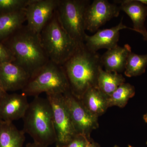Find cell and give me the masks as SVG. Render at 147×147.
I'll list each match as a JSON object with an SVG mask.
<instances>
[{"mask_svg": "<svg viewBox=\"0 0 147 147\" xmlns=\"http://www.w3.org/2000/svg\"><path fill=\"white\" fill-rule=\"evenodd\" d=\"M25 132L12 122H0V147H24Z\"/></svg>", "mask_w": 147, "mask_h": 147, "instance_id": "obj_18", "label": "cell"}, {"mask_svg": "<svg viewBox=\"0 0 147 147\" xmlns=\"http://www.w3.org/2000/svg\"><path fill=\"white\" fill-rule=\"evenodd\" d=\"M59 0H32L25 9L27 26L40 34L54 16Z\"/></svg>", "mask_w": 147, "mask_h": 147, "instance_id": "obj_9", "label": "cell"}, {"mask_svg": "<svg viewBox=\"0 0 147 147\" xmlns=\"http://www.w3.org/2000/svg\"><path fill=\"white\" fill-rule=\"evenodd\" d=\"M131 52V47L127 44L123 47L118 45L107 50L100 57L102 67H105L106 71L122 72L125 69L127 59Z\"/></svg>", "mask_w": 147, "mask_h": 147, "instance_id": "obj_14", "label": "cell"}, {"mask_svg": "<svg viewBox=\"0 0 147 147\" xmlns=\"http://www.w3.org/2000/svg\"><path fill=\"white\" fill-rule=\"evenodd\" d=\"M0 89H2L4 90L3 89L2 85L1 80H0Z\"/></svg>", "mask_w": 147, "mask_h": 147, "instance_id": "obj_31", "label": "cell"}, {"mask_svg": "<svg viewBox=\"0 0 147 147\" xmlns=\"http://www.w3.org/2000/svg\"><path fill=\"white\" fill-rule=\"evenodd\" d=\"M147 67V54L139 55L130 53L127 59L125 74L129 77L142 75Z\"/></svg>", "mask_w": 147, "mask_h": 147, "instance_id": "obj_21", "label": "cell"}, {"mask_svg": "<svg viewBox=\"0 0 147 147\" xmlns=\"http://www.w3.org/2000/svg\"><path fill=\"white\" fill-rule=\"evenodd\" d=\"M128 147H134L132 146H130V145H129Z\"/></svg>", "mask_w": 147, "mask_h": 147, "instance_id": "obj_33", "label": "cell"}, {"mask_svg": "<svg viewBox=\"0 0 147 147\" xmlns=\"http://www.w3.org/2000/svg\"><path fill=\"white\" fill-rule=\"evenodd\" d=\"M2 121L1 120V119H0V122H1Z\"/></svg>", "mask_w": 147, "mask_h": 147, "instance_id": "obj_35", "label": "cell"}, {"mask_svg": "<svg viewBox=\"0 0 147 147\" xmlns=\"http://www.w3.org/2000/svg\"><path fill=\"white\" fill-rule=\"evenodd\" d=\"M107 99L97 87H93L88 89L80 99L90 113L98 117L108 108Z\"/></svg>", "mask_w": 147, "mask_h": 147, "instance_id": "obj_17", "label": "cell"}, {"mask_svg": "<svg viewBox=\"0 0 147 147\" xmlns=\"http://www.w3.org/2000/svg\"><path fill=\"white\" fill-rule=\"evenodd\" d=\"M25 9L0 13V41L7 39L24 26L26 21Z\"/></svg>", "mask_w": 147, "mask_h": 147, "instance_id": "obj_16", "label": "cell"}, {"mask_svg": "<svg viewBox=\"0 0 147 147\" xmlns=\"http://www.w3.org/2000/svg\"><path fill=\"white\" fill-rule=\"evenodd\" d=\"M63 96L77 134L88 137L90 131L98 126L97 117L90 113L70 90L63 93Z\"/></svg>", "mask_w": 147, "mask_h": 147, "instance_id": "obj_8", "label": "cell"}, {"mask_svg": "<svg viewBox=\"0 0 147 147\" xmlns=\"http://www.w3.org/2000/svg\"><path fill=\"white\" fill-rule=\"evenodd\" d=\"M56 147H62L61 146H60V145L57 144H56Z\"/></svg>", "mask_w": 147, "mask_h": 147, "instance_id": "obj_32", "label": "cell"}, {"mask_svg": "<svg viewBox=\"0 0 147 147\" xmlns=\"http://www.w3.org/2000/svg\"><path fill=\"white\" fill-rule=\"evenodd\" d=\"M15 61L10 50L2 41H0V63L12 62Z\"/></svg>", "mask_w": 147, "mask_h": 147, "instance_id": "obj_23", "label": "cell"}, {"mask_svg": "<svg viewBox=\"0 0 147 147\" xmlns=\"http://www.w3.org/2000/svg\"><path fill=\"white\" fill-rule=\"evenodd\" d=\"M3 42L10 50L15 61L33 76L50 61L42 46L40 34L23 26Z\"/></svg>", "mask_w": 147, "mask_h": 147, "instance_id": "obj_2", "label": "cell"}, {"mask_svg": "<svg viewBox=\"0 0 147 147\" xmlns=\"http://www.w3.org/2000/svg\"><path fill=\"white\" fill-rule=\"evenodd\" d=\"M30 77L25 69L13 62L0 63V80L6 92L22 90Z\"/></svg>", "mask_w": 147, "mask_h": 147, "instance_id": "obj_11", "label": "cell"}, {"mask_svg": "<svg viewBox=\"0 0 147 147\" xmlns=\"http://www.w3.org/2000/svg\"><path fill=\"white\" fill-rule=\"evenodd\" d=\"M135 93L134 87L128 83H123L119 86L109 97H108V107L117 106L123 108L128 100Z\"/></svg>", "mask_w": 147, "mask_h": 147, "instance_id": "obj_20", "label": "cell"}, {"mask_svg": "<svg viewBox=\"0 0 147 147\" xmlns=\"http://www.w3.org/2000/svg\"><path fill=\"white\" fill-rule=\"evenodd\" d=\"M138 33L141 34L143 36L144 39L145 40L147 41V31L146 30H145L143 31L139 32Z\"/></svg>", "mask_w": 147, "mask_h": 147, "instance_id": "obj_28", "label": "cell"}, {"mask_svg": "<svg viewBox=\"0 0 147 147\" xmlns=\"http://www.w3.org/2000/svg\"><path fill=\"white\" fill-rule=\"evenodd\" d=\"M114 3L119 5L121 10L127 14L132 21L133 28L130 30L139 32L146 30L145 22L147 16V6L139 0L115 1Z\"/></svg>", "mask_w": 147, "mask_h": 147, "instance_id": "obj_15", "label": "cell"}, {"mask_svg": "<svg viewBox=\"0 0 147 147\" xmlns=\"http://www.w3.org/2000/svg\"><path fill=\"white\" fill-rule=\"evenodd\" d=\"M146 144H147V142H146Z\"/></svg>", "mask_w": 147, "mask_h": 147, "instance_id": "obj_36", "label": "cell"}, {"mask_svg": "<svg viewBox=\"0 0 147 147\" xmlns=\"http://www.w3.org/2000/svg\"><path fill=\"white\" fill-rule=\"evenodd\" d=\"M121 9L117 4L107 0H94L87 6L85 14L86 30L97 32L107 21L117 17Z\"/></svg>", "mask_w": 147, "mask_h": 147, "instance_id": "obj_10", "label": "cell"}, {"mask_svg": "<svg viewBox=\"0 0 147 147\" xmlns=\"http://www.w3.org/2000/svg\"><path fill=\"white\" fill-rule=\"evenodd\" d=\"M88 137L78 134L71 141L62 147H86L88 141Z\"/></svg>", "mask_w": 147, "mask_h": 147, "instance_id": "obj_24", "label": "cell"}, {"mask_svg": "<svg viewBox=\"0 0 147 147\" xmlns=\"http://www.w3.org/2000/svg\"><path fill=\"white\" fill-rule=\"evenodd\" d=\"M114 147H119V146H115Z\"/></svg>", "mask_w": 147, "mask_h": 147, "instance_id": "obj_34", "label": "cell"}, {"mask_svg": "<svg viewBox=\"0 0 147 147\" xmlns=\"http://www.w3.org/2000/svg\"><path fill=\"white\" fill-rule=\"evenodd\" d=\"M25 147H48L45 146H42L37 143L34 142L33 143H28L27 144Z\"/></svg>", "mask_w": 147, "mask_h": 147, "instance_id": "obj_26", "label": "cell"}, {"mask_svg": "<svg viewBox=\"0 0 147 147\" xmlns=\"http://www.w3.org/2000/svg\"><path fill=\"white\" fill-rule=\"evenodd\" d=\"M125 79L122 75L100 69L98 76L97 86L107 97H109L119 86L124 83Z\"/></svg>", "mask_w": 147, "mask_h": 147, "instance_id": "obj_19", "label": "cell"}, {"mask_svg": "<svg viewBox=\"0 0 147 147\" xmlns=\"http://www.w3.org/2000/svg\"><path fill=\"white\" fill-rule=\"evenodd\" d=\"M70 90L62 66L49 61L30 79L22 93L26 96H39L42 93L63 94Z\"/></svg>", "mask_w": 147, "mask_h": 147, "instance_id": "obj_5", "label": "cell"}, {"mask_svg": "<svg viewBox=\"0 0 147 147\" xmlns=\"http://www.w3.org/2000/svg\"><path fill=\"white\" fill-rule=\"evenodd\" d=\"M29 105L27 96L24 94H7L0 104V119L12 122L23 119Z\"/></svg>", "mask_w": 147, "mask_h": 147, "instance_id": "obj_13", "label": "cell"}, {"mask_svg": "<svg viewBox=\"0 0 147 147\" xmlns=\"http://www.w3.org/2000/svg\"><path fill=\"white\" fill-rule=\"evenodd\" d=\"M53 111L56 144L65 146L77 134L64 100L63 94H46Z\"/></svg>", "mask_w": 147, "mask_h": 147, "instance_id": "obj_7", "label": "cell"}, {"mask_svg": "<svg viewBox=\"0 0 147 147\" xmlns=\"http://www.w3.org/2000/svg\"><path fill=\"white\" fill-rule=\"evenodd\" d=\"M49 60L63 66L76 51L78 45L61 24L57 12L40 34Z\"/></svg>", "mask_w": 147, "mask_h": 147, "instance_id": "obj_4", "label": "cell"}, {"mask_svg": "<svg viewBox=\"0 0 147 147\" xmlns=\"http://www.w3.org/2000/svg\"><path fill=\"white\" fill-rule=\"evenodd\" d=\"M32 0H0V13L25 9Z\"/></svg>", "mask_w": 147, "mask_h": 147, "instance_id": "obj_22", "label": "cell"}, {"mask_svg": "<svg viewBox=\"0 0 147 147\" xmlns=\"http://www.w3.org/2000/svg\"><path fill=\"white\" fill-rule=\"evenodd\" d=\"M144 119L145 122L147 123V113L144 116Z\"/></svg>", "mask_w": 147, "mask_h": 147, "instance_id": "obj_30", "label": "cell"}, {"mask_svg": "<svg viewBox=\"0 0 147 147\" xmlns=\"http://www.w3.org/2000/svg\"><path fill=\"white\" fill-rule=\"evenodd\" d=\"M139 1L143 4L147 6V0H139Z\"/></svg>", "mask_w": 147, "mask_h": 147, "instance_id": "obj_29", "label": "cell"}, {"mask_svg": "<svg viewBox=\"0 0 147 147\" xmlns=\"http://www.w3.org/2000/svg\"><path fill=\"white\" fill-rule=\"evenodd\" d=\"M7 94V92L5 91L4 90L0 89V104Z\"/></svg>", "mask_w": 147, "mask_h": 147, "instance_id": "obj_25", "label": "cell"}, {"mask_svg": "<svg viewBox=\"0 0 147 147\" xmlns=\"http://www.w3.org/2000/svg\"><path fill=\"white\" fill-rule=\"evenodd\" d=\"M70 91L80 99L88 89L97 86L99 69L102 67L97 52L87 48L85 43L78 45L71 57L62 66Z\"/></svg>", "mask_w": 147, "mask_h": 147, "instance_id": "obj_1", "label": "cell"}, {"mask_svg": "<svg viewBox=\"0 0 147 147\" xmlns=\"http://www.w3.org/2000/svg\"><path fill=\"white\" fill-rule=\"evenodd\" d=\"M23 119V131L30 135L34 142L47 147L56 143L53 111L47 98L34 97L29 103Z\"/></svg>", "mask_w": 147, "mask_h": 147, "instance_id": "obj_3", "label": "cell"}, {"mask_svg": "<svg viewBox=\"0 0 147 147\" xmlns=\"http://www.w3.org/2000/svg\"><path fill=\"white\" fill-rule=\"evenodd\" d=\"M130 28L123 24L122 19L115 26L104 30H98L92 36L86 35L85 44L87 48L94 52L102 49L110 50L118 46L120 31Z\"/></svg>", "mask_w": 147, "mask_h": 147, "instance_id": "obj_12", "label": "cell"}, {"mask_svg": "<svg viewBox=\"0 0 147 147\" xmlns=\"http://www.w3.org/2000/svg\"><path fill=\"white\" fill-rule=\"evenodd\" d=\"M86 147H99L97 144L91 142L89 140L88 141L86 146Z\"/></svg>", "mask_w": 147, "mask_h": 147, "instance_id": "obj_27", "label": "cell"}, {"mask_svg": "<svg viewBox=\"0 0 147 147\" xmlns=\"http://www.w3.org/2000/svg\"><path fill=\"white\" fill-rule=\"evenodd\" d=\"M90 3L88 0H59L56 10L63 28L78 45L85 43V12Z\"/></svg>", "mask_w": 147, "mask_h": 147, "instance_id": "obj_6", "label": "cell"}]
</instances>
